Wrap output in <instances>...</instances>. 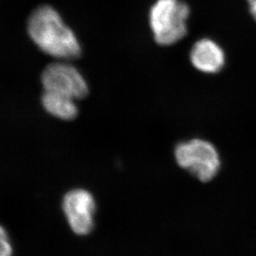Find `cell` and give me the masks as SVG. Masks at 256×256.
I'll list each match as a JSON object with an SVG mask.
<instances>
[{
  "instance_id": "6da1fadb",
  "label": "cell",
  "mask_w": 256,
  "mask_h": 256,
  "mask_svg": "<svg viewBox=\"0 0 256 256\" xmlns=\"http://www.w3.org/2000/svg\"><path fill=\"white\" fill-rule=\"evenodd\" d=\"M28 31L35 44L48 55L64 60L81 56V45L76 35L65 24L60 14L48 5L32 12Z\"/></svg>"
},
{
  "instance_id": "7a4b0ae2",
  "label": "cell",
  "mask_w": 256,
  "mask_h": 256,
  "mask_svg": "<svg viewBox=\"0 0 256 256\" xmlns=\"http://www.w3.org/2000/svg\"><path fill=\"white\" fill-rule=\"evenodd\" d=\"M190 7L180 0H158L150 8L149 24L155 42L170 46L188 34Z\"/></svg>"
},
{
  "instance_id": "3957f363",
  "label": "cell",
  "mask_w": 256,
  "mask_h": 256,
  "mask_svg": "<svg viewBox=\"0 0 256 256\" xmlns=\"http://www.w3.org/2000/svg\"><path fill=\"white\" fill-rule=\"evenodd\" d=\"M174 155L180 168L204 182L214 179L222 165L216 146L208 140L200 138L178 143Z\"/></svg>"
},
{
  "instance_id": "277c9868",
  "label": "cell",
  "mask_w": 256,
  "mask_h": 256,
  "mask_svg": "<svg viewBox=\"0 0 256 256\" xmlns=\"http://www.w3.org/2000/svg\"><path fill=\"white\" fill-rule=\"evenodd\" d=\"M42 84L45 91L54 92L82 99L88 94V85L82 74L71 64L54 62L46 66L42 74Z\"/></svg>"
},
{
  "instance_id": "5b68a950",
  "label": "cell",
  "mask_w": 256,
  "mask_h": 256,
  "mask_svg": "<svg viewBox=\"0 0 256 256\" xmlns=\"http://www.w3.org/2000/svg\"><path fill=\"white\" fill-rule=\"evenodd\" d=\"M62 209L69 226L75 234L86 236L94 227L96 203L92 194L84 189H74L64 198Z\"/></svg>"
},
{
  "instance_id": "8992f818",
  "label": "cell",
  "mask_w": 256,
  "mask_h": 256,
  "mask_svg": "<svg viewBox=\"0 0 256 256\" xmlns=\"http://www.w3.org/2000/svg\"><path fill=\"white\" fill-rule=\"evenodd\" d=\"M190 61L192 66L200 72L216 74L224 68L226 54L223 48L214 40L204 38L192 46Z\"/></svg>"
},
{
  "instance_id": "52a82bcc",
  "label": "cell",
  "mask_w": 256,
  "mask_h": 256,
  "mask_svg": "<svg viewBox=\"0 0 256 256\" xmlns=\"http://www.w3.org/2000/svg\"><path fill=\"white\" fill-rule=\"evenodd\" d=\"M42 104L48 114L62 120H72L78 114L75 99L54 92L44 91Z\"/></svg>"
},
{
  "instance_id": "ba28073f",
  "label": "cell",
  "mask_w": 256,
  "mask_h": 256,
  "mask_svg": "<svg viewBox=\"0 0 256 256\" xmlns=\"http://www.w3.org/2000/svg\"><path fill=\"white\" fill-rule=\"evenodd\" d=\"M12 247L4 228L0 226V256H12Z\"/></svg>"
},
{
  "instance_id": "9c48e42d",
  "label": "cell",
  "mask_w": 256,
  "mask_h": 256,
  "mask_svg": "<svg viewBox=\"0 0 256 256\" xmlns=\"http://www.w3.org/2000/svg\"><path fill=\"white\" fill-rule=\"evenodd\" d=\"M249 4L250 12L256 21V0H247Z\"/></svg>"
}]
</instances>
